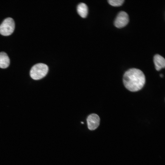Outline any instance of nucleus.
<instances>
[{
  "mask_svg": "<svg viewBox=\"0 0 165 165\" xmlns=\"http://www.w3.org/2000/svg\"><path fill=\"white\" fill-rule=\"evenodd\" d=\"M123 81L124 86L128 90L132 92L138 91L144 86L145 77L140 70L131 68L126 71L123 76Z\"/></svg>",
  "mask_w": 165,
  "mask_h": 165,
  "instance_id": "1",
  "label": "nucleus"
},
{
  "mask_svg": "<svg viewBox=\"0 0 165 165\" xmlns=\"http://www.w3.org/2000/svg\"><path fill=\"white\" fill-rule=\"evenodd\" d=\"M47 65L43 63H38L34 65L30 71V75L33 79L37 80L44 77L48 71Z\"/></svg>",
  "mask_w": 165,
  "mask_h": 165,
  "instance_id": "2",
  "label": "nucleus"
},
{
  "mask_svg": "<svg viewBox=\"0 0 165 165\" xmlns=\"http://www.w3.org/2000/svg\"><path fill=\"white\" fill-rule=\"evenodd\" d=\"M15 27L13 20L10 17L7 18L0 25V33L4 36L9 35L13 32Z\"/></svg>",
  "mask_w": 165,
  "mask_h": 165,
  "instance_id": "3",
  "label": "nucleus"
},
{
  "mask_svg": "<svg viewBox=\"0 0 165 165\" xmlns=\"http://www.w3.org/2000/svg\"><path fill=\"white\" fill-rule=\"evenodd\" d=\"M129 20L128 14L124 11H120L118 13L114 20V25L118 28H121L125 26Z\"/></svg>",
  "mask_w": 165,
  "mask_h": 165,
  "instance_id": "4",
  "label": "nucleus"
},
{
  "mask_svg": "<svg viewBox=\"0 0 165 165\" xmlns=\"http://www.w3.org/2000/svg\"><path fill=\"white\" fill-rule=\"evenodd\" d=\"M87 122L88 129L90 130H94L99 126L100 118L97 114L93 113L88 116Z\"/></svg>",
  "mask_w": 165,
  "mask_h": 165,
  "instance_id": "5",
  "label": "nucleus"
},
{
  "mask_svg": "<svg viewBox=\"0 0 165 165\" xmlns=\"http://www.w3.org/2000/svg\"><path fill=\"white\" fill-rule=\"evenodd\" d=\"M153 61L157 71H159L165 67V60L164 58L159 54H156L153 57Z\"/></svg>",
  "mask_w": 165,
  "mask_h": 165,
  "instance_id": "6",
  "label": "nucleus"
},
{
  "mask_svg": "<svg viewBox=\"0 0 165 165\" xmlns=\"http://www.w3.org/2000/svg\"><path fill=\"white\" fill-rule=\"evenodd\" d=\"M10 60L7 54L5 52H0V68H5L9 65Z\"/></svg>",
  "mask_w": 165,
  "mask_h": 165,
  "instance_id": "7",
  "label": "nucleus"
},
{
  "mask_svg": "<svg viewBox=\"0 0 165 165\" xmlns=\"http://www.w3.org/2000/svg\"><path fill=\"white\" fill-rule=\"evenodd\" d=\"M88 7L86 5L83 3L79 4L77 7V11L79 14L82 17H86L88 13Z\"/></svg>",
  "mask_w": 165,
  "mask_h": 165,
  "instance_id": "8",
  "label": "nucleus"
},
{
  "mask_svg": "<svg viewBox=\"0 0 165 165\" xmlns=\"http://www.w3.org/2000/svg\"><path fill=\"white\" fill-rule=\"evenodd\" d=\"M124 0H108V3L111 5L114 6H121L123 3Z\"/></svg>",
  "mask_w": 165,
  "mask_h": 165,
  "instance_id": "9",
  "label": "nucleus"
},
{
  "mask_svg": "<svg viewBox=\"0 0 165 165\" xmlns=\"http://www.w3.org/2000/svg\"><path fill=\"white\" fill-rule=\"evenodd\" d=\"M160 76H161V77H162V76H163V75H162V74H161V75H160Z\"/></svg>",
  "mask_w": 165,
  "mask_h": 165,
  "instance_id": "10",
  "label": "nucleus"
},
{
  "mask_svg": "<svg viewBox=\"0 0 165 165\" xmlns=\"http://www.w3.org/2000/svg\"><path fill=\"white\" fill-rule=\"evenodd\" d=\"M81 123H83V122H81Z\"/></svg>",
  "mask_w": 165,
  "mask_h": 165,
  "instance_id": "11",
  "label": "nucleus"
}]
</instances>
